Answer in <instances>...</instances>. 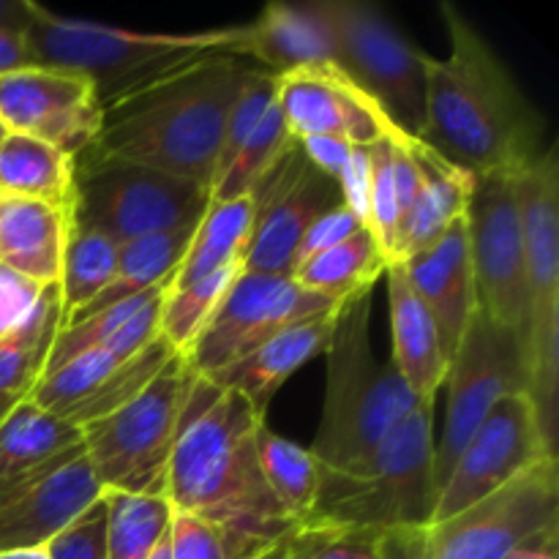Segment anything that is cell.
I'll return each instance as SVG.
<instances>
[{"label": "cell", "instance_id": "cell-1", "mask_svg": "<svg viewBox=\"0 0 559 559\" xmlns=\"http://www.w3.org/2000/svg\"><path fill=\"white\" fill-rule=\"evenodd\" d=\"M262 420L240 393L197 377L169 462V506L211 524L227 559H276L300 527L262 478L254 451Z\"/></svg>", "mask_w": 559, "mask_h": 559}, {"label": "cell", "instance_id": "cell-2", "mask_svg": "<svg viewBox=\"0 0 559 559\" xmlns=\"http://www.w3.org/2000/svg\"><path fill=\"white\" fill-rule=\"evenodd\" d=\"M451 55H426L424 142L473 178L519 175L544 147L546 123L500 55L453 3H440Z\"/></svg>", "mask_w": 559, "mask_h": 559}, {"label": "cell", "instance_id": "cell-3", "mask_svg": "<svg viewBox=\"0 0 559 559\" xmlns=\"http://www.w3.org/2000/svg\"><path fill=\"white\" fill-rule=\"evenodd\" d=\"M254 66L211 55L102 107L93 151L211 191L233 104Z\"/></svg>", "mask_w": 559, "mask_h": 559}, {"label": "cell", "instance_id": "cell-4", "mask_svg": "<svg viewBox=\"0 0 559 559\" xmlns=\"http://www.w3.org/2000/svg\"><path fill=\"white\" fill-rule=\"evenodd\" d=\"M371 289H358L338 304L325 347V404L309 453L328 469L364 464L420 404L393 360H380L371 347Z\"/></svg>", "mask_w": 559, "mask_h": 559}, {"label": "cell", "instance_id": "cell-5", "mask_svg": "<svg viewBox=\"0 0 559 559\" xmlns=\"http://www.w3.org/2000/svg\"><path fill=\"white\" fill-rule=\"evenodd\" d=\"M33 69H55L91 80L98 104L145 87L211 55H235L238 27L200 33H136L91 20L38 11L27 27ZM238 58V55H235Z\"/></svg>", "mask_w": 559, "mask_h": 559}, {"label": "cell", "instance_id": "cell-6", "mask_svg": "<svg viewBox=\"0 0 559 559\" xmlns=\"http://www.w3.org/2000/svg\"><path fill=\"white\" fill-rule=\"evenodd\" d=\"M435 506V404L420 402L364 464L320 467L304 524L391 533L429 524Z\"/></svg>", "mask_w": 559, "mask_h": 559}, {"label": "cell", "instance_id": "cell-7", "mask_svg": "<svg viewBox=\"0 0 559 559\" xmlns=\"http://www.w3.org/2000/svg\"><path fill=\"white\" fill-rule=\"evenodd\" d=\"M197 374L183 353L129 404L82 426V448L102 491L167 497V473Z\"/></svg>", "mask_w": 559, "mask_h": 559}, {"label": "cell", "instance_id": "cell-8", "mask_svg": "<svg viewBox=\"0 0 559 559\" xmlns=\"http://www.w3.org/2000/svg\"><path fill=\"white\" fill-rule=\"evenodd\" d=\"M167 289L169 284L158 289L112 338L44 374L27 399L76 429L118 413L178 355L162 333Z\"/></svg>", "mask_w": 559, "mask_h": 559}, {"label": "cell", "instance_id": "cell-9", "mask_svg": "<svg viewBox=\"0 0 559 559\" xmlns=\"http://www.w3.org/2000/svg\"><path fill=\"white\" fill-rule=\"evenodd\" d=\"M549 530H559L557 456L459 516L391 530L382 538V559H506Z\"/></svg>", "mask_w": 559, "mask_h": 559}, {"label": "cell", "instance_id": "cell-10", "mask_svg": "<svg viewBox=\"0 0 559 559\" xmlns=\"http://www.w3.org/2000/svg\"><path fill=\"white\" fill-rule=\"evenodd\" d=\"M530 295V399L557 451L559 391V145L516 175Z\"/></svg>", "mask_w": 559, "mask_h": 559}, {"label": "cell", "instance_id": "cell-11", "mask_svg": "<svg viewBox=\"0 0 559 559\" xmlns=\"http://www.w3.org/2000/svg\"><path fill=\"white\" fill-rule=\"evenodd\" d=\"M211 207V191L200 183L158 173L87 147L74 156L71 218L109 235L118 246L142 235L194 227Z\"/></svg>", "mask_w": 559, "mask_h": 559}, {"label": "cell", "instance_id": "cell-12", "mask_svg": "<svg viewBox=\"0 0 559 559\" xmlns=\"http://www.w3.org/2000/svg\"><path fill=\"white\" fill-rule=\"evenodd\" d=\"M317 9L331 31V63L382 109L393 129L420 140L426 126V52L364 0H317Z\"/></svg>", "mask_w": 559, "mask_h": 559}, {"label": "cell", "instance_id": "cell-13", "mask_svg": "<svg viewBox=\"0 0 559 559\" xmlns=\"http://www.w3.org/2000/svg\"><path fill=\"white\" fill-rule=\"evenodd\" d=\"M445 429L435 440V491L440 497L459 453L464 451L486 415L506 396H530L527 344L511 328L475 309L456 353L448 360Z\"/></svg>", "mask_w": 559, "mask_h": 559}, {"label": "cell", "instance_id": "cell-14", "mask_svg": "<svg viewBox=\"0 0 559 559\" xmlns=\"http://www.w3.org/2000/svg\"><path fill=\"white\" fill-rule=\"evenodd\" d=\"M464 222L478 309L519 333L530 353V295L516 175L475 178Z\"/></svg>", "mask_w": 559, "mask_h": 559}, {"label": "cell", "instance_id": "cell-15", "mask_svg": "<svg viewBox=\"0 0 559 559\" xmlns=\"http://www.w3.org/2000/svg\"><path fill=\"white\" fill-rule=\"evenodd\" d=\"M251 227L243 271L293 276L295 254L306 229L333 207L344 205L342 189L317 169L300 142H289L273 167L249 191Z\"/></svg>", "mask_w": 559, "mask_h": 559}, {"label": "cell", "instance_id": "cell-16", "mask_svg": "<svg viewBox=\"0 0 559 559\" xmlns=\"http://www.w3.org/2000/svg\"><path fill=\"white\" fill-rule=\"evenodd\" d=\"M333 306V300L300 289L293 276L243 271L207 317L183 358L197 377L207 380L284 328L322 314Z\"/></svg>", "mask_w": 559, "mask_h": 559}, {"label": "cell", "instance_id": "cell-17", "mask_svg": "<svg viewBox=\"0 0 559 559\" xmlns=\"http://www.w3.org/2000/svg\"><path fill=\"white\" fill-rule=\"evenodd\" d=\"M549 456H557V451L540 431L533 399L527 393L506 396L459 453L431 522L469 511Z\"/></svg>", "mask_w": 559, "mask_h": 559}, {"label": "cell", "instance_id": "cell-18", "mask_svg": "<svg viewBox=\"0 0 559 559\" xmlns=\"http://www.w3.org/2000/svg\"><path fill=\"white\" fill-rule=\"evenodd\" d=\"M0 123L11 134L41 140L74 158L96 142L102 104L85 76L20 69L0 74Z\"/></svg>", "mask_w": 559, "mask_h": 559}, {"label": "cell", "instance_id": "cell-19", "mask_svg": "<svg viewBox=\"0 0 559 559\" xmlns=\"http://www.w3.org/2000/svg\"><path fill=\"white\" fill-rule=\"evenodd\" d=\"M278 107L295 140L338 136L353 147H371L399 131L333 63L278 76Z\"/></svg>", "mask_w": 559, "mask_h": 559}, {"label": "cell", "instance_id": "cell-20", "mask_svg": "<svg viewBox=\"0 0 559 559\" xmlns=\"http://www.w3.org/2000/svg\"><path fill=\"white\" fill-rule=\"evenodd\" d=\"M102 497L85 448L0 495V555L47 546Z\"/></svg>", "mask_w": 559, "mask_h": 559}, {"label": "cell", "instance_id": "cell-21", "mask_svg": "<svg viewBox=\"0 0 559 559\" xmlns=\"http://www.w3.org/2000/svg\"><path fill=\"white\" fill-rule=\"evenodd\" d=\"M402 265L413 282L415 293L420 295L426 309L435 317L442 353L451 360L464 331H467L469 317L478 309L464 216L456 218L435 243L407 257Z\"/></svg>", "mask_w": 559, "mask_h": 559}, {"label": "cell", "instance_id": "cell-22", "mask_svg": "<svg viewBox=\"0 0 559 559\" xmlns=\"http://www.w3.org/2000/svg\"><path fill=\"white\" fill-rule=\"evenodd\" d=\"M338 304L333 309L322 311V314L284 328L282 333L267 338L265 344L251 349L249 355H243L240 360H235V364L224 366L222 371L207 377V382L216 388H224V391L240 393L265 418L273 396L282 391L284 382L295 371L304 369L311 358L325 355V347L333 333V322H336Z\"/></svg>", "mask_w": 559, "mask_h": 559}, {"label": "cell", "instance_id": "cell-23", "mask_svg": "<svg viewBox=\"0 0 559 559\" xmlns=\"http://www.w3.org/2000/svg\"><path fill=\"white\" fill-rule=\"evenodd\" d=\"M238 58H251L271 74L322 66L333 60V41L325 16L311 3H267L249 25H238Z\"/></svg>", "mask_w": 559, "mask_h": 559}, {"label": "cell", "instance_id": "cell-24", "mask_svg": "<svg viewBox=\"0 0 559 559\" xmlns=\"http://www.w3.org/2000/svg\"><path fill=\"white\" fill-rule=\"evenodd\" d=\"M385 282L391 300L393 366L420 402L435 404L448 374V358L442 353L435 317L415 293L402 262H391L385 267Z\"/></svg>", "mask_w": 559, "mask_h": 559}, {"label": "cell", "instance_id": "cell-25", "mask_svg": "<svg viewBox=\"0 0 559 559\" xmlns=\"http://www.w3.org/2000/svg\"><path fill=\"white\" fill-rule=\"evenodd\" d=\"M71 211L22 197H0V262L36 284L60 278Z\"/></svg>", "mask_w": 559, "mask_h": 559}, {"label": "cell", "instance_id": "cell-26", "mask_svg": "<svg viewBox=\"0 0 559 559\" xmlns=\"http://www.w3.org/2000/svg\"><path fill=\"white\" fill-rule=\"evenodd\" d=\"M82 451V431L22 399L0 424V495Z\"/></svg>", "mask_w": 559, "mask_h": 559}, {"label": "cell", "instance_id": "cell-27", "mask_svg": "<svg viewBox=\"0 0 559 559\" xmlns=\"http://www.w3.org/2000/svg\"><path fill=\"white\" fill-rule=\"evenodd\" d=\"M407 151L413 156L415 169H418L420 186L413 216H409L402 240H399L396 262H404L415 251L435 243L456 218H462L475 183L473 175L459 169L456 164L445 162L440 153L426 147L420 140H407Z\"/></svg>", "mask_w": 559, "mask_h": 559}, {"label": "cell", "instance_id": "cell-28", "mask_svg": "<svg viewBox=\"0 0 559 559\" xmlns=\"http://www.w3.org/2000/svg\"><path fill=\"white\" fill-rule=\"evenodd\" d=\"M197 227H200V224H194V227L169 229V233L142 235V238H134L129 240V243L120 246L118 265H115V273L112 278H109L107 287H104L85 309L76 311L66 325H71V322L82 320V317L87 314L109 309V306L123 304V300L129 298H136V295L147 293V289L158 287V284L173 282L180 262H183L186 251H189Z\"/></svg>", "mask_w": 559, "mask_h": 559}, {"label": "cell", "instance_id": "cell-29", "mask_svg": "<svg viewBox=\"0 0 559 559\" xmlns=\"http://www.w3.org/2000/svg\"><path fill=\"white\" fill-rule=\"evenodd\" d=\"M0 197H22L47 205H74V158L25 134L0 142Z\"/></svg>", "mask_w": 559, "mask_h": 559}, {"label": "cell", "instance_id": "cell-30", "mask_svg": "<svg viewBox=\"0 0 559 559\" xmlns=\"http://www.w3.org/2000/svg\"><path fill=\"white\" fill-rule=\"evenodd\" d=\"M63 328L58 282L47 284L22 325L0 338V396L27 399L47 371L49 353Z\"/></svg>", "mask_w": 559, "mask_h": 559}, {"label": "cell", "instance_id": "cell-31", "mask_svg": "<svg viewBox=\"0 0 559 559\" xmlns=\"http://www.w3.org/2000/svg\"><path fill=\"white\" fill-rule=\"evenodd\" d=\"M385 267L388 260L382 254L380 243L364 227L349 235L347 240H342V243L320 251L311 260H306L304 265L295 267L293 282L306 293L338 304V300L349 298L358 289L374 287L377 278L385 273Z\"/></svg>", "mask_w": 559, "mask_h": 559}, {"label": "cell", "instance_id": "cell-32", "mask_svg": "<svg viewBox=\"0 0 559 559\" xmlns=\"http://www.w3.org/2000/svg\"><path fill=\"white\" fill-rule=\"evenodd\" d=\"M251 227V200L238 197L229 202H211L205 218L191 238L189 251L180 262L169 289H183L189 284L207 278L211 273L243 262L246 240Z\"/></svg>", "mask_w": 559, "mask_h": 559}, {"label": "cell", "instance_id": "cell-33", "mask_svg": "<svg viewBox=\"0 0 559 559\" xmlns=\"http://www.w3.org/2000/svg\"><path fill=\"white\" fill-rule=\"evenodd\" d=\"M257 462H260L262 478L267 489L278 500V506L289 513L298 524L309 519L311 506L317 497V480H320V464L311 456L309 448L284 440L262 420L254 435Z\"/></svg>", "mask_w": 559, "mask_h": 559}, {"label": "cell", "instance_id": "cell-34", "mask_svg": "<svg viewBox=\"0 0 559 559\" xmlns=\"http://www.w3.org/2000/svg\"><path fill=\"white\" fill-rule=\"evenodd\" d=\"M118 249L120 246L109 235L71 218L58 278L63 325L107 287L118 265Z\"/></svg>", "mask_w": 559, "mask_h": 559}, {"label": "cell", "instance_id": "cell-35", "mask_svg": "<svg viewBox=\"0 0 559 559\" xmlns=\"http://www.w3.org/2000/svg\"><path fill=\"white\" fill-rule=\"evenodd\" d=\"M107 508L104 549L107 559H147L173 522V506L167 497L102 491Z\"/></svg>", "mask_w": 559, "mask_h": 559}, {"label": "cell", "instance_id": "cell-36", "mask_svg": "<svg viewBox=\"0 0 559 559\" xmlns=\"http://www.w3.org/2000/svg\"><path fill=\"white\" fill-rule=\"evenodd\" d=\"M289 142H293V134H289L287 120H284L276 96V102H273L271 107H267V112L262 115L257 129L251 131L246 145L240 147L235 162L227 167V173L213 183L211 202H229L238 200V197H249V191L254 189L257 180L273 167V162L282 156V151Z\"/></svg>", "mask_w": 559, "mask_h": 559}, {"label": "cell", "instance_id": "cell-37", "mask_svg": "<svg viewBox=\"0 0 559 559\" xmlns=\"http://www.w3.org/2000/svg\"><path fill=\"white\" fill-rule=\"evenodd\" d=\"M243 273V262L222 267L207 278L189 284L183 289H167V300L162 306V333L178 353H186L197 333L207 322L235 278Z\"/></svg>", "mask_w": 559, "mask_h": 559}, {"label": "cell", "instance_id": "cell-38", "mask_svg": "<svg viewBox=\"0 0 559 559\" xmlns=\"http://www.w3.org/2000/svg\"><path fill=\"white\" fill-rule=\"evenodd\" d=\"M382 538L377 530L300 524L276 559H382Z\"/></svg>", "mask_w": 559, "mask_h": 559}, {"label": "cell", "instance_id": "cell-39", "mask_svg": "<svg viewBox=\"0 0 559 559\" xmlns=\"http://www.w3.org/2000/svg\"><path fill=\"white\" fill-rule=\"evenodd\" d=\"M276 96H278V76L265 69H257L254 66V69L249 71V76H246L243 87H240L238 98H235L233 104V112H229L227 118V129H224L222 153H218L213 183L227 173V167L235 162L240 147L246 145V140H249L251 131L257 129V123H260L262 115L267 112V107L276 102Z\"/></svg>", "mask_w": 559, "mask_h": 559}, {"label": "cell", "instance_id": "cell-40", "mask_svg": "<svg viewBox=\"0 0 559 559\" xmlns=\"http://www.w3.org/2000/svg\"><path fill=\"white\" fill-rule=\"evenodd\" d=\"M402 134V131H396ZM385 136L369 147V233L380 243L388 265L396 257L399 202L396 178H393V136Z\"/></svg>", "mask_w": 559, "mask_h": 559}, {"label": "cell", "instance_id": "cell-41", "mask_svg": "<svg viewBox=\"0 0 559 559\" xmlns=\"http://www.w3.org/2000/svg\"><path fill=\"white\" fill-rule=\"evenodd\" d=\"M104 527H107V508L98 497L80 519H74L63 533L49 540V559H107Z\"/></svg>", "mask_w": 559, "mask_h": 559}, {"label": "cell", "instance_id": "cell-42", "mask_svg": "<svg viewBox=\"0 0 559 559\" xmlns=\"http://www.w3.org/2000/svg\"><path fill=\"white\" fill-rule=\"evenodd\" d=\"M169 551L173 559H227L216 530L191 513L173 511L169 522Z\"/></svg>", "mask_w": 559, "mask_h": 559}, {"label": "cell", "instance_id": "cell-43", "mask_svg": "<svg viewBox=\"0 0 559 559\" xmlns=\"http://www.w3.org/2000/svg\"><path fill=\"white\" fill-rule=\"evenodd\" d=\"M358 229H364V222H360L347 205H338L333 207V211H328L325 216H320L309 229H306L304 240H300L298 246V254H295L293 271L298 265H304L306 260H311L314 254H320V251L347 240L349 235H355Z\"/></svg>", "mask_w": 559, "mask_h": 559}, {"label": "cell", "instance_id": "cell-44", "mask_svg": "<svg viewBox=\"0 0 559 559\" xmlns=\"http://www.w3.org/2000/svg\"><path fill=\"white\" fill-rule=\"evenodd\" d=\"M44 287L0 262V338L27 320Z\"/></svg>", "mask_w": 559, "mask_h": 559}, {"label": "cell", "instance_id": "cell-45", "mask_svg": "<svg viewBox=\"0 0 559 559\" xmlns=\"http://www.w3.org/2000/svg\"><path fill=\"white\" fill-rule=\"evenodd\" d=\"M304 153L309 156V162L314 164L317 169H322L325 175H331L338 183L342 173L347 169L349 158H353L355 147L349 142L338 140V136H306V140H298Z\"/></svg>", "mask_w": 559, "mask_h": 559}, {"label": "cell", "instance_id": "cell-46", "mask_svg": "<svg viewBox=\"0 0 559 559\" xmlns=\"http://www.w3.org/2000/svg\"><path fill=\"white\" fill-rule=\"evenodd\" d=\"M20 69H33L25 33L0 27V74H11Z\"/></svg>", "mask_w": 559, "mask_h": 559}, {"label": "cell", "instance_id": "cell-47", "mask_svg": "<svg viewBox=\"0 0 559 559\" xmlns=\"http://www.w3.org/2000/svg\"><path fill=\"white\" fill-rule=\"evenodd\" d=\"M38 11H41V5L33 3V0H0V27L27 33Z\"/></svg>", "mask_w": 559, "mask_h": 559}, {"label": "cell", "instance_id": "cell-48", "mask_svg": "<svg viewBox=\"0 0 559 559\" xmlns=\"http://www.w3.org/2000/svg\"><path fill=\"white\" fill-rule=\"evenodd\" d=\"M559 551V530H549V533L535 535L533 540L519 546L506 559H557Z\"/></svg>", "mask_w": 559, "mask_h": 559}, {"label": "cell", "instance_id": "cell-49", "mask_svg": "<svg viewBox=\"0 0 559 559\" xmlns=\"http://www.w3.org/2000/svg\"><path fill=\"white\" fill-rule=\"evenodd\" d=\"M0 559H49V549H47V546H33V549L3 551Z\"/></svg>", "mask_w": 559, "mask_h": 559}, {"label": "cell", "instance_id": "cell-50", "mask_svg": "<svg viewBox=\"0 0 559 559\" xmlns=\"http://www.w3.org/2000/svg\"><path fill=\"white\" fill-rule=\"evenodd\" d=\"M147 559H173V551H169V530H167V535L158 540V546L153 549V555Z\"/></svg>", "mask_w": 559, "mask_h": 559}, {"label": "cell", "instance_id": "cell-51", "mask_svg": "<svg viewBox=\"0 0 559 559\" xmlns=\"http://www.w3.org/2000/svg\"><path fill=\"white\" fill-rule=\"evenodd\" d=\"M22 399H14V396H0V424H3L5 420V415L11 413V409L16 407V404H20Z\"/></svg>", "mask_w": 559, "mask_h": 559}, {"label": "cell", "instance_id": "cell-52", "mask_svg": "<svg viewBox=\"0 0 559 559\" xmlns=\"http://www.w3.org/2000/svg\"><path fill=\"white\" fill-rule=\"evenodd\" d=\"M5 134H9V131H5V129H3V123H0V142H3V136H5Z\"/></svg>", "mask_w": 559, "mask_h": 559}]
</instances>
